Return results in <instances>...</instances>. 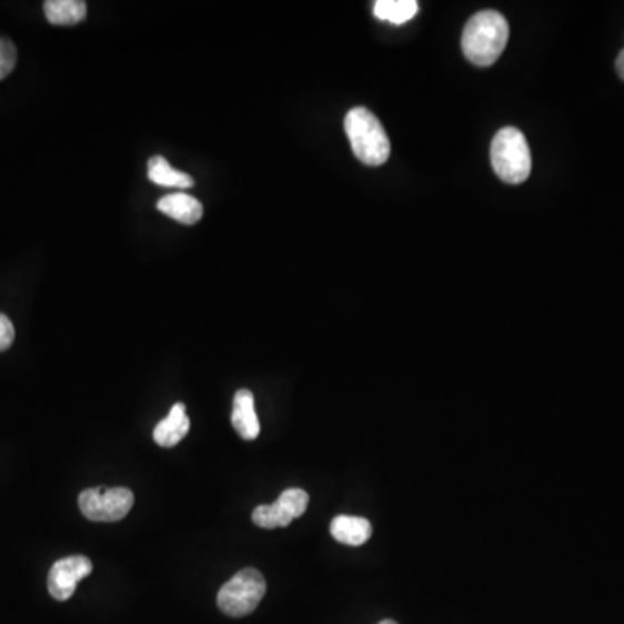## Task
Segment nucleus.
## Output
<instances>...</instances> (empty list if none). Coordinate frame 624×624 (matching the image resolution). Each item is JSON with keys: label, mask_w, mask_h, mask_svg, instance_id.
<instances>
[{"label": "nucleus", "mask_w": 624, "mask_h": 624, "mask_svg": "<svg viewBox=\"0 0 624 624\" xmlns=\"http://www.w3.org/2000/svg\"><path fill=\"white\" fill-rule=\"evenodd\" d=\"M80 512L92 522H117L122 521L132 506H134V494L127 487H92L80 493Z\"/></svg>", "instance_id": "nucleus-5"}, {"label": "nucleus", "mask_w": 624, "mask_h": 624, "mask_svg": "<svg viewBox=\"0 0 624 624\" xmlns=\"http://www.w3.org/2000/svg\"><path fill=\"white\" fill-rule=\"evenodd\" d=\"M18 61V51L11 40L0 36V80L9 77Z\"/></svg>", "instance_id": "nucleus-15"}, {"label": "nucleus", "mask_w": 624, "mask_h": 624, "mask_svg": "<svg viewBox=\"0 0 624 624\" xmlns=\"http://www.w3.org/2000/svg\"><path fill=\"white\" fill-rule=\"evenodd\" d=\"M616 70L620 73L621 79L624 80V49L620 52L616 60Z\"/></svg>", "instance_id": "nucleus-17"}, {"label": "nucleus", "mask_w": 624, "mask_h": 624, "mask_svg": "<svg viewBox=\"0 0 624 624\" xmlns=\"http://www.w3.org/2000/svg\"><path fill=\"white\" fill-rule=\"evenodd\" d=\"M14 335H17V332H14L12 321L0 312V352L8 351L11 348Z\"/></svg>", "instance_id": "nucleus-16"}, {"label": "nucleus", "mask_w": 624, "mask_h": 624, "mask_svg": "<svg viewBox=\"0 0 624 624\" xmlns=\"http://www.w3.org/2000/svg\"><path fill=\"white\" fill-rule=\"evenodd\" d=\"M309 505V494L299 487L283 491L273 505H261L253 510L252 521L255 526L264 530L286 527L295 519L305 514Z\"/></svg>", "instance_id": "nucleus-6"}, {"label": "nucleus", "mask_w": 624, "mask_h": 624, "mask_svg": "<svg viewBox=\"0 0 624 624\" xmlns=\"http://www.w3.org/2000/svg\"><path fill=\"white\" fill-rule=\"evenodd\" d=\"M330 533L336 542L349 546H361L372 537L373 527L364 517L336 515L330 524Z\"/></svg>", "instance_id": "nucleus-11"}, {"label": "nucleus", "mask_w": 624, "mask_h": 624, "mask_svg": "<svg viewBox=\"0 0 624 624\" xmlns=\"http://www.w3.org/2000/svg\"><path fill=\"white\" fill-rule=\"evenodd\" d=\"M190 427L191 422L187 415V406L182 403H175L170 410L169 416L154 427V443L162 447H174L190 432Z\"/></svg>", "instance_id": "nucleus-9"}, {"label": "nucleus", "mask_w": 624, "mask_h": 624, "mask_svg": "<svg viewBox=\"0 0 624 624\" xmlns=\"http://www.w3.org/2000/svg\"><path fill=\"white\" fill-rule=\"evenodd\" d=\"M265 590L264 576L258 570H241L219 590V608L231 617L249 616L261 604Z\"/></svg>", "instance_id": "nucleus-4"}, {"label": "nucleus", "mask_w": 624, "mask_h": 624, "mask_svg": "<svg viewBox=\"0 0 624 624\" xmlns=\"http://www.w3.org/2000/svg\"><path fill=\"white\" fill-rule=\"evenodd\" d=\"M231 423L234 431L245 441H253L261 434V422H259L258 411H255V400L249 389H241L234 394L233 413Z\"/></svg>", "instance_id": "nucleus-8"}, {"label": "nucleus", "mask_w": 624, "mask_h": 624, "mask_svg": "<svg viewBox=\"0 0 624 624\" xmlns=\"http://www.w3.org/2000/svg\"><path fill=\"white\" fill-rule=\"evenodd\" d=\"M379 624H397V623H395V621L392 620H384V621H380Z\"/></svg>", "instance_id": "nucleus-18"}, {"label": "nucleus", "mask_w": 624, "mask_h": 624, "mask_svg": "<svg viewBox=\"0 0 624 624\" xmlns=\"http://www.w3.org/2000/svg\"><path fill=\"white\" fill-rule=\"evenodd\" d=\"M157 207L167 218L174 219L181 224H197L203 215L202 203L198 202L197 198L181 193V191L160 198Z\"/></svg>", "instance_id": "nucleus-10"}, {"label": "nucleus", "mask_w": 624, "mask_h": 624, "mask_svg": "<svg viewBox=\"0 0 624 624\" xmlns=\"http://www.w3.org/2000/svg\"><path fill=\"white\" fill-rule=\"evenodd\" d=\"M491 163L494 172L506 184H522L531 174L530 144L519 129L505 127L494 135L491 144Z\"/></svg>", "instance_id": "nucleus-3"}, {"label": "nucleus", "mask_w": 624, "mask_h": 624, "mask_svg": "<svg viewBox=\"0 0 624 624\" xmlns=\"http://www.w3.org/2000/svg\"><path fill=\"white\" fill-rule=\"evenodd\" d=\"M92 573V562L85 555H72L56 562L49 571L48 588L51 597L64 602L73 597L77 585Z\"/></svg>", "instance_id": "nucleus-7"}, {"label": "nucleus", "mask_w": 624, "mask_h": 624, "mask_svg": "<svg viewBox=\"0 0 624 624\" xmlns=\"http://www.w3.org/2000/svg\"><path fill=\"white\" fill-rule=\"evenodd\" d=\"M148 178L157 187L163 188L187 190V188H191L194 184V179L190 174L175 170L163 157L150 159V162H148Z\"/></svg>", "instance_id": "nucleus-13"}, {"label": "nucleus", "mask_w": 624, "mask_h": 624, "mask_svg": "<svg viewBox=\"0 0 624 624\" xmlns=\"http://www.w3.org/2000/svg\"><path fill=\"white\" fill-rule=\"evenodd\" d=\"M345 134L360 162L384 165L391 157V141L380 120L366 108H352L344 120Z\"/></svg>", "instance_id": "nucleus-2"}, {"label": "nucleus", "mask_w": 624, "mask_h": 624, "mask_svg": "<svg viewBox=\"0 0 624 624\" xmlns=\"http://www.w3.org/2000/svg\"><path fill=\"white\" fill-rule=\"evenodd\" d=\"M46 18L56 27H72L88 17V4L83 0H48L44 2Z\"/></svg>", "instance_id": "nucleus-12"}, {"label": "nucleus", "mask_w": 624, "mask_h": 624, "mask_svg": "<svg viewBox=\"0 0 624 624\" xmlns=\"http://www.w3.org/2000/svg\"><path fill=\"white\" fill-rule=\"evenodd\" d=\"M509 36V21L502 12L491 9L477 12L466 21L463 30V54L477 67H491L505 51Z\"/></svg>", "instance_id": "nucleus-1"}, {"label": "nucleus", "mask_w": 624, "mask_h": 624, "mask_svg": "<svg viewBox=\"0 0 624 624\" xmlns=\"http://www.w3.org/2000/svg\"><path fill=\"white\" fill-rule=\"evenodd\" d=\"M373 14L380 21L404 24L419 14V2L415 0H376Z\"/></svg>", "instance_id": "nucleus-14"}]
</instances>
